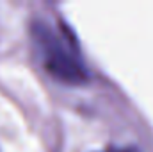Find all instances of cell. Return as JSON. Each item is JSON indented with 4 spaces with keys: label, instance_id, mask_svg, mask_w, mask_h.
<instances>
[{
    "label": "cell",
    "instance_id": "cell-1",
    "mask_svg": "<svg viewBox=\"0 0 153 152\" xmlns=\"http://www.w3.org/2000/svg\"><path fill=\"white\" fill-rule=\"evenodd\" d=\"M30 34L45 70L66 84H84L89 74L80 57L45 20L32 22Z\"/></svg>",
    "mask_w": 153,
    "mask_h": 152
},
{
    "label": "cell",
    "instance_id": "cell-2",
    "mask_svg": "<svg viewBox=\"0 0 153 152\" xmlns=\"http://www.w3.org/2000/svg\"><path fill=\"white\" fill-rule=\"evenodd\" d=\"M111 152H134V150H111Z\"/></svg>",
    "mask_w": 153,
    "mask_h": 152
}]
</instances>
